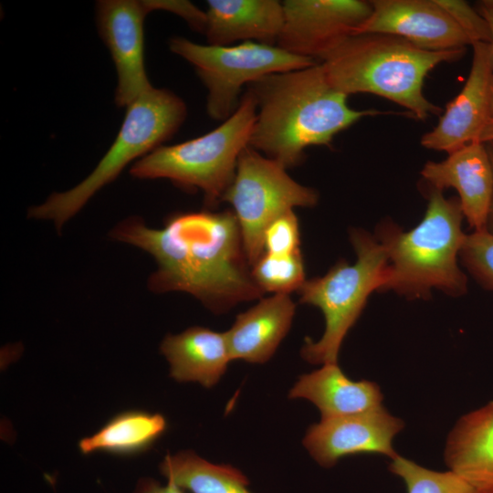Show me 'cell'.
Here are the masks:
<instances>
[{
    "label": "cell",
    "instance_id": "1",
    "mask_svg": "<svg viewBox=\"0 0 493 493\" xmlns=\"http://www.w3.org/2000/svg\"><path fill=\"white\" fill-rule=\"evenodd\" d=\"M109 236L153 257L156 269L147 280L152 292H185L215 313L265 294L252 276L233 211L176 212L162 228L132 215L115 225Z\"/></svg>",
    "mask_w": 493,
    "mask_h": 493
},
{
    "label": "cell",
    "instance_id": "2",
    "mask_svg": "<svg viewBox=\"0 0 493 493\" xmlns=\"http://www.w3.org/2000/svg\"><path fill=\"white\" fill-rule=\"evenodd\" d=\"M247 89L257 105L249 146L286 169L300 164L308 147L329 146L362 118L384 113L350 108L348 96L330 86L320 62L267 75Z\"/></svg>",
    "mask_w": 493,
    "mask_h": 493
},
{
    "label": "cell",
    "instance_id": "3",
    "mask_svg": "<svg viewBox=\"0 0 493 493\" xmlns=\"http://www.w3.org/2000/svg\"><path fill=\"white\" fill-rule=\"evenodd\" d=\"M465 52L466 48L427 51L396 36L361 34L345 39L320 63L338 91L383 97L425 121L442 112L424 95L425 77L437 65L456 61Z\"/></svg>",
    "mask_w": 493,
    "mask_h": 493
},
{
    "label": "cell",
    "instance_id": "4",
    "mask_svg": "<svg viewBox=\"0 0 493 493\" xmlns=\"http://www.w3.org/2000/svg\"><path fill=\"white\" fill-rule=\"evenodd\" d=\"M459 199L446 198L431 187L422 221L404 232L382 223L377 240L388 257V278L383 291L393 290L407 299H428L433 289L450 297L467 292V278L457 260L466 237Z\"/></svg>",
    "mask_w": 493,
    "mask_h": 493
},
{
    "label": "cell",
    "instance_id": "5",
    "mask_svg": "<svg viewBox=\"0 0 493 493\" xmlns=\"http://www.w3.org/2000/svg\"><path fill=\"white\" fill-rule=\"evenodd\" d=\"M187 116L185 102L173 91L152 87L127 107L121 127L93 171L74 187L50 194L27 210V217L48 220L58 234L104 186L131 162L169 141Z\"/></svg>",
    "mask_w": 493,
    "mask_h": 493
},
{
    "label": "cell",
    "instance_id": "6",
    "mask_svg": "<svg viewBox=\"0 0 493 493\" xmlns=\"http://www.w3.org/2000/svg\"><path fill=\"white\" fill-rule=\"evenodd\" d=\"M257 110V100L247 89L236 111L218 127L190 141L156 148L134 162L131 175L167 179L184 191L201 190L205 204L216 206L235 177L240 153L249 146Z\"/></svg>",
    "mask_w": 493,
    "mask_h": 493
},
{
    "label": "cell",
    "instance_id": "7",
    "mask_svg": "<svg viewBox=\"0 0 493 493\" xmlns=\"http://www.w3.org/2000/svg\"><path fill=\"white\" fill-rule=\"evenodd\" d=\"M350 241L356 261H339L321 276L306 279L299 301L320 309L325 330L317 341H307L302 358L312 364L337 363L343 340L362 314L369 296L383 291L388 278V257L383 245L365 230L353 228Z\"/></svg>",
    "mask_w": 493,
    "mask_h": 493
},
{
    "label": "cell",
    "instance_id": "8",
    "mask_svg": "<svg viewBox=\"0 0 493 493\" xmlns=\"http://www.w3.org/2000/svg\"><path fill=\"white\" fill-rule=\"evenodd\" d=\"M170 50L195 69L207 89L206 111L214 120H227L237 109L243 86L267 75L309 68L319 62L291 54L278 46L241 42L236 46L200 45L173 37Z\"/></svg>",
    "mask_w": 493,
    "mask_h": 493
},
{
    "label": "cell",
    "instance_id": "9",
    "mask_svg": "<svg viewBox=\"0 0 493 493\" xmlns=\"http://www.w3.org/2000/svg\"><path fill=\"white\" fill-rule=\"evenodd\" d=\"M318 192L296 182L287 169L250 146L240 153L235 177L222 202L237 219L250 266L264 254L263 235L277 217L294 207H312Z\"/></svg>",
    "mask_w": 493,
    "mask_h": 493
},
{
    "label": "cell",
    "instance_id": "10",
    "mask_svg": "<svg viewBox=\"0 0 493 493\" xmlns=\"http://www.w3.org/2000/svg\"><path fill=\"white\" fill-rule=\"evenodd\" d=\"M277 46L291 54L322 59L353 36L372 13L362 0H286Z\"/></svg>",
    "mask_w": 493,
    "mask_h": 493
},
{
    "label": "cell",
    "instance_id": "11",
    "mask_svg": "<svg viewBox=\"0 0 493 493\" xmlns=\"http://www.w3.org/2000/svg\"><path fill=\"white\" fill-rule=\"evenodd\" d=\"M152 12L147 0H100L96 3L99 34L114 62L118 82L114 100L128 107L152 88L144 66L143 24Z\"/></svg>",
    "mask_w": 493,
    "mask_h": 493
},
{
    "label": "cell",
    "instance_id": "12",
    "mask_svg": "<svg viewBox=\"0 0 493 493\" xmlns=\"http://www.w3.org/2000/svg\"><path fill=\"white\" fill-rule=\"evenodd\" d=\"M467 79L450 100L437 125L421 138L426 149L450 153L464 145L478 142L490 119L492 104L493 58L490 43L477 42Z\"/></svg>",
    "mask_w": 493,
    "mask_h": 493
},
{
    "label": "cell",
    "instance_id": "13",
    "mask_svg": "<svg viewBox=\"0 0 493 493\" xmlns=\"http://www.w3.org/2000/svg\"><path fill=\"white\" fill-rule=\"evenodd\" d=\"M372 13L355 31L402 37L427 51L466 48L471 42L436 0H372Z\"/></svg>",
    "mask_w": 493,
    "mask_h": 493
},
{
    "label": "cell",
    "instance_id": "14",
    "mask_svg": "<svg viewBox=\"0 0 493 493\" xmlns=\"http://www.w3.org/2000/svg\"><path fill=\"white\" fill-rule=\"evenodd\" d=\"M404 427L402 419L382 406L361 414L321 419L308 429L303 445L324 467H333L343 456L359 454L393 459L398 456L393 447V438Z\"/></svg>",
    "mask_w": 493,
    "mask_h": 493
},
{
    "label": "cell",
    "instance_id": "15",
    "mask_svg": "<svg viewBox=\"0 0 493 493\" xmlns=\"http://www.w3.org/2000/svg\"><path fill=\"white\" fill-rule=\"evenodd\" d=\"M421 175L430 187L454 188L469 226L487 230L493 197V172L484 143L473 142L448 153L442 162H427Z\"/></svg>",
    "mask_w": 493,
    "mask_h": 493
},
{
    "label": "cell",
    "instance_id": "16",
    "mask_svg": "<svg viewBox=\"0 0 493 493\" xmlns=\"http://www.w3.org/2000/svg\"><path fill=\"white\" fill-rule=\"evenodd\" d=\"M205 35L207 45L226 47L236 41L277 46L284 10L277 0H209Z\"/></svg>",
    "mask_w": 493,
    "mask_h": 493
},
{
    "label": "cell",
    "instance_id": "17",
    "mask_svg": "<svg viewBox=\"0 0 493 493\" xmlns=\"http://www.w3.org/2000/svg\"><path fill=\"white\" fill-rule=\"evenodd\" d=\"M296 304L288 294H273L238 314L226 331L231 360L264 363L290 329Z\"/></svg>",
    "mask_w": 493,
    "mask_h": 493
},
{
    "label": "cell",
    "instance_id": "18",
    "mask_svg": "<svg viewBox=\"0 0 493 493\" xmlns=\"http://www.w3.org/2000/svg\"><path fill=\"white\" fill-rule=\"evenodd\" d=\"M444 456L450 471L475 493H493V401L459 418Z\"/></svg>",
    "mask_w": 493,
    "mask_h": 493
},
{
    "label": "cell",
    "instance_id": "19",
    "mask_svg": "<svg viewBox=\"0 0 493 493\" xmlns=\"http://www.w3.org/2000/svg\"><path fill=\"white\" fill-rule=\"evenodd\" d=\"M288 397L305 398L320 412L321 419L361 414L382 407L383 393L374 382L348 378L337 363L323 364L303 374Z\"/></svg>",
    "mask_w": 493,
    "mask_h": 493
},
{
    "label": "cell",
    "instance_id": "20",
    "mask_svg": "<svg viewBox=\"0 0 493 493\" xmlns=\"http://www.w3.org/2000/svg\"><path fill=\"white\" fill-rule=\"evenodd\" d=\"M161 351L170 363L173 379L198 382L207 388L217 383L232 361L226 332L200 326L167 335Z\"/></svg>",
    "mask_w": 493,
    "mask_h": 493
},
{
    "label": "cell",
    "instance_id": "21",
    "mask_svg": "<svg viewBox=\"0 0 493 493\" xmlns=\"http://www.w3.org/2000/svg\"><path fill=\"white\" fill-rule=\"evenodd\" d=\"M160 470L168 481L193 493H251L247 478L239 470L212 464L193 452L167 455Z\"/></svg>",
    "mask_w": 493,
    "mask_h": 493
},
{
    "label": "cell",
    "instance_id": "22",
    "mask_svg": "<svg viewBox=\"0 0 493 493\" xmlns=\"http://www.w3.org/2000/svg\"><path fill=\"white\" fill-rule=\"evenodd\" d=\"M165 429L163 415L130 411L112 418L93 435L81 439L79 446L83 454L98 450L130 454L148 447Z\"/></svg>",
    "mask_w": 493,
    "mask_h": 493
},
{
    "label": "cell",
    "instance_id": "23",
    "mask_svg": "<svg viewBox=\"0 0 493 493\" xmlns=\"http://www.w3.org/2000/svg\"><path fill=\"white\" fill-rule=\"evenodd\" d=\"M251 272L265 293L289 295L298 291L306 281L301 251L289 255L264 252L251 267Z\"/></svg>",
    "mask_w": 493,
    "mask_h": 493
},
{
    "label": "cell",
    "instance_id": "24",
    "mask_svg": "<svg viewBox=\"0 0 493 493\" xmlns=\"http://www.w3.org/2000/svg\"><path fill=\"white\" fill-rule=\"evenodd\" d=\"M389 470L404 480L406 493H475L454 472L431 470L399 455L392 459Z\"/></svg>",
    "mask_w": 493,
    "mask_h": 493
},
{
    "label": "cell",
    "instance_id": "25",
    "mask_svg": "<svg viewBox=\"0 0 493 493\" xmlns=\"http://www.w3.org/2000/svg\"><path fill=\"white\" fill-rule=\"evenodd\" d=\"M459 257L472 276L493 290V235L487 230L466 235Z\"/></svg>",
    "mask_w": 493,
    "mask_h": 493
},
{
    "label": "cell",
    "instance_id": "26",
    "mask_svg": "<svg viewBox=\"0 0 493 493\" xmlns=\"http://www.w3.org/2000/svg\"><path fill=\"white\" fill-rule=\"evenodd\" d=\"M264 252L289 255L300 251L299 225L293 210L273 220L263 235Z\"/></svg>",
    "mask_w": 493,
    "mask_h": 493
},
{
    "label": "cell",
    "instance_id": "27",
    "mask_svg": "<svg viewBox=\"0 0 493 493\" xmlns=\"http://www.w3.org/2000/svg\"><path fill=\"white\" fill-rule=\"evenodd\" d=\"M469 38L477 42L490 43V27L484 16L468 3L462 0H436Z\"/></svg>",
    "mask_w": 493,
    "mask_h": 493
},
{
    "label": "cell",
    "instance_id": "28",
    "mask_svg": "<svg viewBox=\"0 0 493 493\" xmlns=\"http://www.w3.org/2000/svg\"><path fill=\"white\" fill-rule=\"evenodd\" d=\"M151 11L163 10L173 13L184 19L189 26L205 34L206 25L205 11H202L189 1L147 0Z\"/></svg>",
    "mask_w": 493,
    "mask_h": 493
},
{
    "label": "cell",
    "instance_id": "29",
    "mask_svg": "<svg viewBox=\"0 0 493 493\" xmlns=\"http://www.w3.org/2000/svg\"><path fill=\"white\" fill-rule=\"evenodd\" d=\"M134 493H184L181 488L168 481L166 486H161L151 478L139 481Z\"/></svg>",
    "mask_w": 493,
    "mask_h": 493
},
{
    "label": "cell",
    "instance_id": "30",
    "mask_svg": "<svg viewBox=\"0 0 493 493\" xmlns=\"http://www.w3.org/2000/svg\"><path fill=\"white\" fill-rule=\"evenodd\" d=\"M478 12L484 16L487 20L491 32V49H492V58H493V4L491 1H482L478 5ZM491 114L493 118V76H492V104H491Z\"/></svg>",
    "mask_w": 493,
    "mask_h": 493
},
{
    "label": "cell",
    "instance_id": "31",
    "mask_svg": "<svg viewBox=\"0 0 493 493\" xmlns=\"http://www.w3.org/2000/svg\"><path fill=\"white\" fill-rule=\"evenodd\" d=\"M483 143L486 147L493 172V141L486 142ZM487 231L493 235V197L487 224Z\"/></svg>",
    "mask_w": 493,
    "mask_h": 493
},
{
    "label": "cell",
    "instance_id": "32",
    "mask_svg": "<svg viewBox=\"0 0 493 493\" xmlns=\"http://www.w3.org/2000/svg\"><path fill=\"white\" fill-rule=\"evenodd\" d=\"M489 141H493V118L490 119L484 128L478 139V142L482 143Z\"/></svg>",
    "mask_w": 493,
    "mask_h": 493
},
{
    "label": "cell",
    "instance_id": "33",
    "mask_svg": "<svg viewBox=\"0 0 493 493\" xmlns=\"http://www.w3.org/2000/svg\"><path fill=\"white\" fill-rule=\"evenodd\" d=\"M491 3L493 4V1H491Z\"/></svg>",
    "mask_w": 493,
    "mask_h": 493
}]
</instances>
